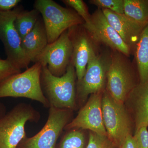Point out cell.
I'll list each match as a JSON object with an SVG mask.
<instances>
[{"instance_id": "cell-1", "label": "cell", "mask_w": 148, "mask_h": 148, "mask_svg": "<svg viewBox=\"0 0 148 148\" xmlns=\"http://www.w3.org/2000/svg\"><path fill=\"white\" fill-rule=\"evenodd\" d=\"M76 78L72 60L66 73L60 77L51 73L47 66H42L41 85L50 107L72 111L76 108Z\"/></svg>"}, {"instance_id": "cell-2", "label": "cell", "mask_w": 148, "mask_h": 148, "mask_svg": "<svg viewBox=\"0 0 148 148\" xmlns=\"http://www.w3.org/2000/svg\"><path fill=\"white\" fill-rule=\"evenodd\" d=\"M138 72L129 57L118 51H111L106 90L114 100L123 103L140 82Z\"/></svg>"}, {"instance_id": "cell-3", "label": "cell", "mask_w": 148, "mask_h": 148, "mask_svg": "<svg viewBox=\"0 0 148 148\" xmlns=\"http://www.w3.org/2000/svg\"><path fill=\"white\" fill-rule=\"evenodd\" d=\"M42 65L35 63L22 73L15 74L0 83V98H29L49 108V103L43 92L40 77Z\"/></svg>"}, {"instance_id": "cell-4", "label": "cell", "mask_w": 148, "mask_h": 148, "mask_svg": "<svg viewBox=\"0 0 148 148\" xmlns=\"http://www.w3.org/2000/svg\"><path fill=\"white\" fill-rule=\"evenodd\" d=\"M40 114L31 105L20 103L0 117V148H16L27 137V122L38 123Z\"/></svg>"}, {"instance_id": "cell-5", "label": "cell", "mask_w": 148, "mask_h": 148, "mask_svg": "<svg viewBox=\"0 0 148 148\" xmlns=\"http://www.w3.org/2000/svg\"><path fill=\"white\" fill-rule=\"evenodd\" d=\"M34 6L42 16L48 44L70 28L85 23L73 10L63 7L52 0H36Z\"/></svg>"}, {"instance_id": "cell-6", "label": "cell", "mask_w": 148, "mask_h": 148, "mask_svg": "<svg viewBox=\"0 0 148 148\" xmlns=\"http://www.w3.org/2000/svg\"><path fill=\"white\" fill-rule=\"evenodd\" d=\"M103 122L108 138L120 148L128 135L132 134V121L123 103L114 100L107 90L102 100Z\"/></svg>"}, {"instance_id": "cell-7", "label": "cell", "mask_w": 148, "mask_h": 148, "mask_svg": "<svg viewBox=\"0 0 148 148\" xmlns=\"http://www.w3.org/2000/svg\"><path fill=\"white\" fill-rule=\"evenodd\" d=\"M111 62V51L96 53L88 62L82 79L76 82L77 101L82 103L89 95L103 92Z\"/></svg>"}, {"instance_id": "cell-8", "label": "cell", "mask_w": 148, "mask_h": 148, "mask_svg": "<svg viewBox=\"0 0 148 148\" xmlns=\"http://www.w3.org/2000/svg\"><path fill=\"white\" fill-rule=\"evenodd\" d=\"M72 111L50 107L47 121L34 136L26 138L17 147L21 148H56V143L66 125L72 120Z\"/></svg>"}, {"instance_id": "cell-9", "label": "cell", "mask_w": 148, "mask_h": 148, "mask_svg": "<svg viewBox=\"0 0 148 148\" xmlns=\"http://www.w3.org/2000/svg\"><path fill=\"white\" fill-rule=\"evenodd\" d=\"M22 10L18 6L9 11H0V40L4 46L7 59L21 70L29 68L31 62L22 50L21 38L14 27L16 16Z\"/></svg>"}, {"instance_id": "cell-10", "label": "cell", "mask_w": 148, "mask_h": 148, "mask_svg": "<svg viewBox=\"0 0 148 148\" xmlns=\"http://www.w3.org/2000/svg\"><path fill=\"white\" fill-rule=\"evenodd\" d=\"M73 47L68 30L56 40L48 44L35 58L34 63L47 66L51 73L55 76H62L66 73L72 60Z\"/></svg>"}, {"instance_id": "cell-11", "label": "cell", "mask_w": 148, "mask_h": 148, "mask_svg": "<svg viewBox=\"0 0 148 148\" xmlns=\"http://www.w3.org/2000/svg\"><path fill=\"white\" fill-rule=\"evenodd\" d=\"M82 26L96 44H102L130 56L132 51L109 24L101 9H97L91 14L89 21Z\"/></svg>"}, {"instance_id": "cell-12", "label": "cell", "mask_w": 148, "mask_h": 148, "mask_svg": "<svg viewBox=\"0 0 148 148\" xmlns=\"http://www.w3.org/2000/svg\"><path fill=\"white\" fill-rule=\"evenodd\" d=\"M68 32L73 47L72 61L79 81L83 77L88 62L97 53L96 43L82 25L71 27Z\"/></svg>"}, {"instance_id": "cell-13", "label": "cell", "mask_w": 148, "mask_h": 148, "mask_svg": "<svg viewBox=\"0 0 148 148\" xmlns=\"http://www.w3.org/2000/svg\"><path fill=\"white\" fill-rule=\"evenodd\" d=\"M103 92L90 95L88 101L80 109L76 117L66 125L64 130H88L98 135L108 136L102 113Z\"/></svg>"}, {"instance_id": "cell-14", "label": "cell", "mask_w": 148, "mask_h": 148, "mask_svg": "<svg viewBox=\"0 0 148 148\" xmlns=\"http://www.w3.org/2000/svg\"><path fill=\"white\" fill-rule=\"evenodd\" d=\"M102 10L109 24L133 52L140 35L146 26L135 22L124 14H119L108 10Z\"/></svg>"}, {"instance_id": "cell-15", "label": "cell", "mask_w": 148, "mask_h": 148, "mask_svg": "<svg viewBox=\"0 0 148 148\" xmlns=\"http://www.w3.org/2000/svg\"><path fill=\"white\" fill-rule=\"evenodd\" d=\"M126 101L133 115L135 132L143 126H148V80L139 82Z\"/></svg>"}, {"instance_id": "cell-16", "label": "cell", "mask_w": 148, "mask_h": 148, "mask_svg": "<svg viewBox=\"0 0 148 148\" xmlns=\"http://www.w3.org/2000/svg\"><path fill=\"white\" fill-rule=\"evenodd\" d=\"M48 44L45 27L42 18L40 17L33 29L21 40V47L31 62H34Z\"/></svg>"}, {"instance_id": "cell-17", "label": "cell", "mask_w": 148, "mask_h": 148, "mask_svg": "<svg viewBox=\"0 0 148 148\" xmlns=\"http://www.w3.org/2000/svg\"><path fill=\"white\" fill-rule=\"evenodd\" d=\"M140 83L148 80V24L140 35L133 51Z\"/></svg>"}, {"instance_id": "cell-18", "label": "cell", "mask_w": 148, "mask_h": 148, "mask_svg": "<svg viewBox=\"0 0 148 148\" xmlns=\"http://www.w3.org/2000/svg\"><path fill=\"white\" fill-rule=\"evenodd\" d=\"M124 14L133 21L148 24V0H123Z\"/></svg>"}, {"instance_id": "cell-19", "label": "cell", "mask_w": 148, "mask_h": 148, "mask_svg": "<svg viewBox=\"0 0 148 148\" xmlns=\"http://www.w3.org/2000/svg\"><path fill=\"white\" fill-rule=\"evenodd\" d=\"M40 12L36 9L30 11L22 10L14 22V27L21 40L33 29L40 17Z\"/></svg>"}, {"instance_id": "cell-20", "label": "cell", "mask_w": 148, "mask_h": 148, "mask_svg": "<svg viewBox=\"0 0 148 148\" xmlns=\"http://www.w3.org/2000/svg\"><path fill=\"white\" fill-rule=\"evenodd\" d=\"M81 129L69 130L61 138L58 148H84L86 136Z\"/></svg>"}, {"instance_id": "cell-21", "label": "cell", "mask_w": 148, "mask_h": 148, "mask_svg": "<svg viewBox=\"0 0 148 148\" xmlns=\"http://www.w3.org/2000/svg\"><path fill=\"white\" fill-rule=\"evenodd\" d=\"M89 3L101 9L108 10L119 14H124L123 0H90Z\"/></svg>"}, {"instance_id": "cell-22", "label": "cell", "mask_w": 148, "mask_h": 148, "mask_svg": "<svg viewBox=\"0 0 148 148\" xmlns=\"http://www.w3.org/2000/svg\"><path fill=\"white\" fill-rule=\"evenodd\" d=\"M108 136L98 135L90 131L89 140L86 148H117Z\"/></svg>"}, {"instance_id": "cell-23", "label": "cell", "mask_w": 148, "mask_h": 148, "mask_svg": "<svg viewBox=\"0 0 148 148\" xmlns=\"http://www.w3.org/2000/svg\"><path fill=\"white\" fill-rule=\"evenodd\" d=\"M62 2L66 5L70 7L84 20L85 23L90 20L91 14L88 8L82 0H63Z\"/></svg>"}, {"instance_id": "cell-24", "label": "cell", "mask_w": 148, "mask_h": 148, "mask_svg": "<svg viewBox=\"0 0 148 148\" xmlns=\"http://www.w3.org/2000/svg\"><path fill=\"white\" fill-rule=\"evenodd\" d=\"M21 72V69L14 66L7 59L3 60L0 58V83L11 76Z\"/></svg>"}, {"instance_id": "cell-25", "label": "cell", "mask_w": 148, "mask_h": 148, "mask_svg": "<svg viewBox=\"0 0 148 148\" xmlns=\"http://www.w3.org/2000/svg\"><path fill=\"white\" fill-rule=\"evenodd\" d=\"M137 148H148V126H143L133 135Z\"/></svg>"}, {"instance_id": "cell-26", "label": "cell", "mask_w": 148, "mask_h": 148, "mask_svg": "<svg viewBox=\"0 0 148 148\" xmlns=\"http://www.w3.org/2000/svg\"><path fill=\"white\" fill-rule=\"evenodd\" d=\"M20 0H0V11L7 12L12 10L17 7Z\"/></svg>"}, {"instance_id": "cell-27", "label": "cell", "mask_w": 148, "mask_h": 148, "mask_svg": "<svg viewBox=\"0 0 148 148\" xmlns=\"http://www.w3.org/2000/svg\"><path fill=\"white\" fill-rule=\"evenodd\" d=\"M119 148H137L133 135H128Z\"/></svg>"}, {"instance_id": "cell-28", "label": "cell", "mask_w": 148, "mask_h": 148, "mask_svg": "<svg viewBox=\"0 0 148 148\" xmlns=\"http://www.w3.org/2000/svg\"><path fill=\"white\" fill-rule=\"evenodd\" d=\"M6 113V108L2 104L0 103V117Z\"/></svg>"}, {"instance_id": "cell-29", "label": "cell", "mask_w": 148, "mask_h": 148, "mask_svg": "<svg viewBox=\"0 0 148 148\" xmlns=\"http://www.w3.org/2000/svg\"></svg>"}, {"instance_id": "cell-30", "label": "cell", "mask_w": 148, "mask_h": 148, "mask_svg": "<svg viewBox=\"0 0 148 148\" xmlns=\"http://www.w3.org/2000/svg\"></svg>"}, {"instance_id": "cell-31", "label": "cell", "mask_w": 148, "mask_h": 148, "mask_svg": "<svg viewBox=\"0 0 148 148\" xmlns=\"http://www.w3.org/2000/svg\"></svg>"}]
</instances>
